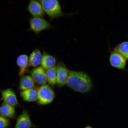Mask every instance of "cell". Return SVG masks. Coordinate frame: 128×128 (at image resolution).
<instances>
[{
    "label": "cell",
    "instance_id": "obj_17",
    "mask_svg": "<svg viewBox=\"0 0 128 128\" xmlns=\"http://www.w3.org/2000/svg\"><path fill=\"white\" fill-rule=\"evenodd\" d=\"M46 73L48 84L52 87H54L57 82L56 66L46 70Z\"/></svg>",
    "mask_w": 128,
    "mask_h": 128
},
{
    "label": "cell",
    "instance_id": "obj_1",
    "mask_svg": "<svg viewBox=\"0 0 128 128\" xmlns=\"http://www.w3.org/2000/svg\"><path fill=\"white\" fill-rule=\"evenodd\" d=\"M66 84L73 90L81 93L89 92L93 86L92 79L87 73L71 70Z\"/></svg>",
    "mask_w": 128,
    "mask_h": 128
},
{
    "label": "cell",
    "instance_id": "obj_3",
    "mask_svg": "<svg viewBox=\"0 0 128 128\" xmlns=\"http://www.w3.org/2000/svg\"><path fill=\"white\" fill-rule=\"evenodd\" d=\"M29 28L28 31L33 32L36 36L44 30L54 28L43 17H32L29 19Z\"/></svg>",
    "mask_w": 128,
    "mask_h": 128
},
{
    "label": "cell",
    "instance_id": "obj_10",
    "mask_svg": "<svg viewBox=\"0 0 128 128\" xmlns=\"http://www.w3.org/2000/svg\"><path fill=\"white\" fill-rule=\"evenodd\" d=\"M31 76L35 83L41 85L46 84L47 82L46 71L41 66H38L30 70Z\"/></svg>",
    "mask_w": 128,
    "mask_h": 128
},
{
    "label": "cell",
    "instance_id": "obj_12",
    "mask_svg": "<svg viewBox=\"0 0 128 128\" xmlns=\"http://www.w3.org/2000/svg\"><path fill=\"white\" fill-rule=\"evenodd\" d=\"M17 65L19 68V76H24L28 71V67L30 66L29 57L26 54H22L19 56L16 61Z\"/></svg>",
    "mask_w": 128,
    "mask_h": 128
},
{
    "label": "cell",
    "instance_id": "obj_14",
    "mask_svg": "<svg viewBox=\"0 0 128 128\" xmlns=\"http://www.w3.org/2000/svg\"><path fill=\"white\" fill-rule=\"evenodd\" d=\"M35 87V82L31 76L24 75L21 76L19 89L21 91L32 88Z\"/></svg>",
    "mask_w": 128,
    "mask_h": 128
},
{
    "label": "cell",
    "instance_id": "obj_16",
    "mask_svg": "<svg viewBox=\"0 0 128 128\" xmlns=\"http://www.w3.org/2000/svg\"><path fill=\"white\" fill-rule=\"evenodd\" d=\"M42 54L41 51L38 49L34 50L29 57L30 66L36 68L41 65Z\"/></svg>",
    "mask_w": 128,
    "mask_h": 128
},
{
    "label": "cell",
    "instance_id": "obj_6",
    "mask_svg": "<svg viewBox=\"0 0 128 128\" xmlns=\"http://www.w3.org/2000/svg\"><path fill=\"white\" fill-rule=\"evenodd\" d=\"M57 86L62 87L66 84L70 70L63 62H58L56 66Z\"/></svg>",
    "mask_w": 128,
    "mask_h": 128
},
{
    "label": "cell",
    "instance_id": "obj_13",
    "mask_svg": "<svg viewBox=\"0 0 128 128\" xmlns=\"http://www.w3.org/2000/svg\"><path fill=\"white\" fill-rule=\"evenodd\" d=\"M56 63V60L55 58L44 50L41 64L42 68L46 71L55 66Z\"/></svg>",
    "mask_w": 128,
    "mask_h": 128
},
{
    "label": "cell",
    "instance_id": "obj_5",
    "mask_svg": "<svg viewBox=\"0 0 128 128\" xmlns=\"http://www.w3.org/2000/svg\"><path fill=\"white\" fill-rule=\"evenodd\" d=\"M109 62L110 65L118 70H125L128 72L126 68L127 60L120 53L114 50H110Z\"/></svg>",
    "mask_w": 128,
    "mask_h": 128
},
{
    "label": "cell",
    "instance_id": "obj_18",
    "mask_svg": "<svg viewBox=\"0 0 128 128\" xmlns=\"http://www.w3.org/2000/svg\"><path fill=\"white\" fill-rule=\"evenodd\" d=\"M114 50L120 53L128 61V41H124L118 44Z\"/></svg>",
    "mask_w": 128,
    "mask_h": 128
},
{
    "label": "cell",
    "instance_id": "obj_19",
    "mask_svg": "<svg viewBox=\"0 0 128 128\" xmlns=\"http://www.w3.org/2000/svg\"><path fill=\"white\" fill-rule=\"evenodd\" d=\"M11 126V123L9 119L0 116V128H8Z\"/></svg>",
    "mask_w": 128,
    "mask_h": 128
},
{
    "label": "cell",
    "instance_id": "obj_2",
    "mask_svg": "<svg viewBox=\"0 0 128 128\" xmlns=\"http://www.w3.org/2000/svg\"><path fill=\"white\" fill-rule=\"evenodd\" d=\"M43 10L51 20L64 16H71L73 14H65L62 10L59 0H38Z\"/></svg>",
    "mask_w": 128,
    "mask_h": 128
},
{
    "label": "cell",
    "instance_id": "obj_11",
    "mask_svg": "<svg viewBox=\"0 0 128 128\" xmlns=\"http://www.w3.org/2000/svg\"><path fill=\"white\" fill-rule=\"evenodd\" d=\"M0 116L12 119L17 118L15 107L3 103L0 106Z\"/></svg>",
    "mask_w": 128,
    "mask_h": 128
},
{
    "label": "cell",
    "instance_id": "obj_8",
    "mask_svg": "<svg viewBox=\"0 0 128 128\" xmlns=\"http://www.w3.org/2000/svg\"><path fill=\"white\" fill-rule=\"evenodd\" d=\"M1 100L4 103L8 104L14 107L18 106V103L16 96L12 88L0 90Z\"/></svg>",
    "mask_w": 128,
    "mask_h": 128
},
{
    "label": "cell",
    "instance_id": "obj_7",
    "mask_svg": "<svg viewBox=\"0 0 128 128\" xmlns=\"http://www.w3.org/2000/svg\"><path fill=\"white\" fill-rule=\"evenodd\" d=\"M36 127L30 118L28 110L23 108V111L16 118L14 128H33Z\"/></svg>",
    "mask_w": 128,
    "mask_h": 128
},
{
    "label": "cell",
    "instance_id": "obj_4",
    "mask_svg": "<svg viewBox=\"0 0 128 128\" xmlns=\"http://www.w3.org/2000/svg\"><path fill=\"white\" fill-rule=\"evenodd\" d=\"M55 96V92L50 86L43 85L38 89L37 103L40 105L48 104L53 101Z\"/></svg>",
    "mask_w": 128,
    "mask_h": 128
},
{
    "label": "cell",
    "instance_id": "obj_15",
    "mask_svg": "<svg viewBox=\"0 0 128 128\" xmlns=\"http://www.w3.org/2000/svg\"><path fill=\"white\" fill-rule=\"evenodd\" d=\"M37 94L38 89L34 88L21 91L20 95L24 101L32 102L36 100Z\"/></svg>",
    "mask_w": 128,
    "mask_h": 128
},
{
    "label": "cell",
    "instance_id": "obj_9",
    "mask_svg": "<svg viewBox=\"0 0 128 128\" xmlns=\"http://www.w3.org/2000/svg\"><path fill=\"white\" fill-rule=\"evenodd\" d=\"M26 9L32 17L44 16V12L42 6L38 0H30Z\"/></svg>",
    "mask_w": 128,
    "mask_h": 128
},
{
    "label": "cell",
    "instance_id": "obj_20",
    "mask_svg": "<svg viewBox=\"0 0 128 128\" xmlns=\"http://www.w3.org/2000/svg\"><path fill=\"white\" fill-rule=\"evenodd\" d=\"M92 128V127H91V126H86V127L84 128Z\"/></svg>",
    "mask_w": 128,
    "mask_h": 128
}]
</instances>
